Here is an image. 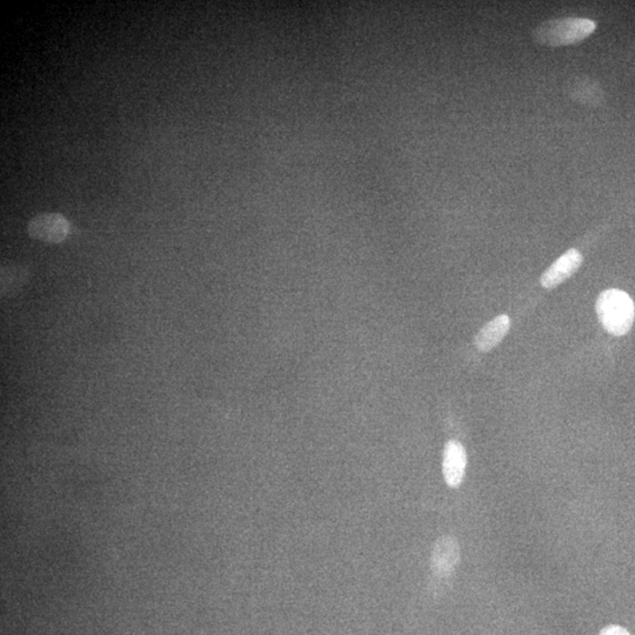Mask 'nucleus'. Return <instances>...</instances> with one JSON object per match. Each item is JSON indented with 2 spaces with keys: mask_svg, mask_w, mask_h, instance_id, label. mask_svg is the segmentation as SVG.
<instances>
[{
  "mask_svg": "<svg viewBox=\"0 0 635 635\" xmlns=\"http://www.w3.org/2000/svg\"><path fill=\"white\" fill-rule=\"evenodd\" d=\"M597 314L603 329L613 335H625L633 325L635 307L624 291L606 290L599 295Z\"/></svg>",
  "mask_w": 635,
  "mask_h": 635,
  "instance_id": "2",
  "label": "nucleus"
},
{
  "mask_svg": "<svg viewBox=\"0 0 635 635\" xmlns=\"http://www.w3.org/2000/svg\"><path fill=\"white\" fill-rule=\"evenodd\" d=\"M511 329L510 317L506 314L499 315L486 323L476 335L475 345L481 352H488L495 349L506 337Z\"/></svg>",
  "mask_w": 635,
  "mask_h": 635,
  "instance_id": "7",
  "label": "nucleus"
},
{
  "mask_svg": "<svg viewBox=\"0 0 635 635\" xmlns=\"http://www.w3.org/2000/svg\"><path fill=\"white\" fill-rule=\"evenodd\" d=\"M583 258L575 248L565 252L540 277V283L547 290L554 289L572 277L582 265Z\"/></svg>",
  "mask_w": 635,
  "mask_h": 635,
  "instance_id": "5",
  "label": "nucleus"
},
{
  "mask_svg": "<svg viewBox=\"0 0 635 635\" xmlns=\"http://www.w3.org/2000/svg\"><path fill=\"white\" fill-rule=\"evenodd\" d=\"M460 562V546L455 536L444 535L433 546L431 569L438 578L451 577Z\"/></svg>",
  "mask_w": 635,
  "mask_h": 635,
  "instance_id": "4",
  "label": "nucleus"
},
{
  "mask_svg": "<svg viewBox=\"0 0 635 635\" xmlns=\"http://www.w3.org/2000/svg\"><path fill=\"white\" fill-rule=\"evenodd\" d=\"M597 29L593 21L586 18H557L543 22L534 30L536 44L563 47L579 44Z\"/></svg>",
  "mask_w": 635,
  "mask_h": 635,
  "instance_id": "1",
  "label": "nucleus"
},
{
  "mask_svg": "<svg viewBox=\"0 0 635 635\" xmlns=\"http://www.w3.org/2000/svg\"><path fill=\"white\" fill-rule=\"evenodd\" d=\"M599 635H630L629 630L624 629V627L618 625H610L601 630Z\"/></svg>",
  "mask_w": 635,
  "mask_h": 635,
  "instance_id": "10",
  "label": "nucleus"
},
{
  "mask_svg": "<svg viewBox=\"0 0 635 635\" xmlns=\"http://www.w3.org/2000/svg\"><path fill=\"white\" fill-rule=\"evenodd\" d=\"M467 467V449L457 440L445 445L443 455V475L449 487H459L463 483Z\"/></svg>",
  "mask_w": 635,
  "mask_h": 635,
  "instance_id": "6",
  "label": "nucleus"
},
{
  "mask_svg": "<svg viewBox=\"0 0 635 635\" xmlns=\"http://www.w3.org/2000/svg\"><path fill=\"white\" fill-rule=\"evenodd\" d=\"M29 279V270L22 265L14 264V265L3 266L2 280H0L3 297L9 298L18 294L25 287Z\"/></svg>",
  "mask_w": 635,
  "mask_h": 635,
  "instance_id": "9",
  "label": "nucleus"
},
{
  "mask_svg": "<svg viewBox=\"0 0 635 635\" xmlns=\"http://www.w3.org/2000/svg\"><path fill=\"white\" fill-rule=\"evenodd\" d=\"M569 92L572 100L586 106H601L605 101V93L598 82L587 77L575 78L570 82Z\"/></svg>",
  "mask_w": 635,
  "mask_h": 635,
  "instance_id": "8",
  "label": "nucleus"
},
{
  "mask_svg": "<svg viewBox=\"0 0 635 635\" xmlns=\"http://www.w3.org/2000/svg\"><path fill=\"white\" fill-rule=\"evenodd\" d=\"M70 224L61 213H41L27 225V234L35 240L47 244H61L69 236Z\"/></svg>",
  "mask_w": 635,
  "mask_h": 635,
  "instance_id": "3",
  "label": "nucleus"
}]
</instances>
